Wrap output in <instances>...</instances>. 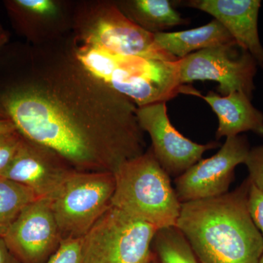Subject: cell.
I'll return each mask as SVG.
<instances>
[{
    "instance_id": "7",
    "label": "cell",
    "mask_w": 263,
    "mask_h": 263,
    "mask_svg": "<svg viewBox=\"0 0 263 263\" xmlns=\"http://www.w3.org/2000/svg\"><path fill=\"white\" fill-rule=\"evenodd\" d=\"M114 174L76 171L52 200L62 239H77L87 233L111 206Z\"/></svg>"
},
{
    "instance_id": "19",
    "label": "cell",
    "mask_w": 263,
    "mask_h": 263,
    "mask_svg": "<svg viewBox=\"0 0 263 263\" xmlns=\"http://www.w3.org/2000/svg\"><path fill=\"white\" fill-rule=\"evenodd\" d=\"M10 10L17 15L34 21H51L58 18L60 5L52 0H15L10 2Z\"/></svg>"
},
{
    "instance_id": "24",
    "label": "cell",
    "mask_w": 263,
    "mask_h": 263,
    "mask_svg": "<svg viewBox=\"0 0 263 263\" xmlns=\"http://www.w3.org/2000/svg\"><path fill=\"white\" fill-rule=\"evenodd\" d=\"M0 263H23L10 252L2 237H0Z\"/></svg>"
},
{
    "instance_id": "5",
    "label": "cell",
    "mask_w": 263,
    "mask_h": 263,
    "mask_svg": "<svg viewBox=\"0 0 263 263\" xmlns=\"http://www.w3.org/2000/svg\"><path fill=\"white\" fill-rule=\"evenodd\" d=\"M75 42L96 46L124 56L175 62L155 42V34L132 22L117 3H88L79 10L75 19Z\"/></svg>"
},
{
    "instance_id": "1",
    "label": "cell",
    "mask_w": 263,
    "mask_h": 263,
    "mask_svg": "<svg viewBox=\"0 0 263 263\" xmlns=\"http://www.w3.org/2000/svg\"><path fill=\"white\" fill-rule=\"evenodd\" d=\"M26 139L55 151L78 171L114 174L143 155L146 142L129 99L64 57L0 97Z\"/></svg>"
},
{
    "instance_id": "3",
    "label": "cell",
    "mask_w": 263,
    "mask_h": 263,
    "mask_svg": "<svg viewBox=\"0 0 263 263\" xmlns=\"http://www.w3.org/2000/svg\"><path fill=\"white\" fill-rule=\"evenodd\" d=\"M72 52L90 75L129 99L137 108L167 103L181 92L178 60L124 56L75 41Z\"/></svg>"
},
{
    "instance_id": "13",
    "label": "cell",
    "mask_w": 263,
    "mask_h": 263,
    "mask_svg": "<svg viewBox=\"0 0 263 263\" xmlns=\"http://www.w3.org/2000/svg\"><path fill=\"white\" fill-rule=\"evenodd\" d=\"M186 5L220 22L238 47L250 53L263 68V46L258 31L260 0H190Z\"/></svg>"
},
{
    "instance_id": "2",
    "label": "cell",
    "mask_w": 263,
    "mask_h": 263,
    "mask_svg": "<svg viewBox=\"0 0 263 263\" xmlns=\"http://www.w3.org/2000/svg\"><path fill=\"white\" fill-rule=\"evenodd\" d=\"M251 181L221 196L181 203L176 228L200 263H259L263 238L247 209Z\"/></svg>"
},
{
    "instance_id": "16",
    "label": "cell",
    "mask_w": 263,
    "mask_h": 263,
    "mask_svg": "<svg viewBox=\"0 0 263 263\" xmlns=\"http://www.w3.org/2000/svg\"><path fill=\"white\" fill-rule=\"evenodd\" d=\"M117 5L129 20L153 34L189 23L169 0H127Z\"/></svg>"
},
{
    "instance_id": "4",
    "label": "cell",
    "mask_w": 263,
    "mask_h": 263,
    "mask_svg": "<svg viewBox=\"0 0 263 263\" xmlns=\"http://www.w3.org/2000/svg\"><path fill=\"white\" fill-rule=\"evenodd\" d=\"M111 205L157 229L176 227L181 212L171 176L156 159L151 147L126 161L114 173Z\"/></svg>"
},
{
    "instance_id": "17",
    "label": "cell",
    "mask_w": 263,
    "mask_h": 263,
    "mask_svg": "<svg viewBox=\"0 0 263 263\" xmlns=\"http://www.w3.org/2000/svg\"><path fill=\"white\" fill-rule=\"evenodd\" d=\"M152 249L158 263H200L187 240L176 227L157 230Z\"/></svg>"
},
{
    "instance_id": "8",
    "label": "cell",
    "mask_w": 263,
    "mask_h": 263,
    "mask_svg": "<svg viewBox=\"0 0 263 263\" xmlns=\"http://www.w3.org/2000/svg\"><path fill=\"white\" fill-rule=\"evenodd\" d=\"M237 44L224 45L195 52L179 60L181 84L196 81H212L219 84L218 92L226 96L245 93L252 98L257 62L248 52Z\"/></svg>"
},
{
    "instance_id": "15",
    "label": "cell",
    "mask_w": 263,
    "mask_h": 263,
    "mask_svg": "<svg viewBox=\"0 0 263 263\" xmlns=\"http://www.w3.org/2000/svg\"><path fill=\"white\" fill-rule=\"evenodd\" d=\"M155 39L162 51L177 60L206 48L236 44L226 27L216 19L188 30L155 33Z\"/></svg>"
},
{
    "instance_id": "18",
    "label": "cell",
    "mask_w": 263,
    "mask_h": 263,
    "mask_svg": "<svg viewBox=\"0 0 263 263\" xmlns=\"http://www.w3.org/2000/svg\"><path fill=\"white\" fill-rule=\"evenodd\" d=\"M37 198L31 189L0 177V237L5 236L24 208Z\"/></svg>"
},
{
    "instance_id": "14",
    "label": "cell",
    "mask_w": 263,
    "mask_h": 263,
    "mask_svg": "<svg viewBox=\"0 0 263 263\" xmlns=\"http://www.w3.org/2000/svg\"><path fill=\"white\" fill-rule=\"evenodd\" d=\"M181 94L194 95L206 102L219 120L216 140L230 138L243 133L252 132L263 136V114L252 105V98L245 93L235 91L221 96L210 91L203 95L193 86H183Z\"/></svg>"
},
{
    "instance_id": "22",
    "label": "cell",
    "mask_w": 263,
    "mask_h": 263,
    "mask_svg": "<svg viewBox=\"0 0 263 263\" xmlns=\"http://www.w3.org/2000/svg\"><path fill=\"white\" fill-rule=\"evenodd\" d=\"M247 209L251 219L263 238V191L251 181L247 197Z\"/></svg>"
},
{
    "instance_id": "12",
    "label": "cell",
    "mask_w": 263,
    "mask_h": 263,
    "mask_svg": "<svg viewBox=\"0 0 263 263\" xmlns=\"http://www.w3.org/2000/svg\"><path fill=\"white\" fill-rule=\"evenodd\" d=\"M75 171L55 151L23 137L14 160L1 177L31 189L40 198L53 200Z\"/></svg>"
},
{
    "instance_id": "21",
    "label": "cell",
    "mask_w": 263,
    "mask_h": 263,
    "mask_svg": "<svg viewBox=\"0 0 263 263\" xmlns=\"http://www.w3.org/2000/svg\"><path fill=\"white\" fill-rule=\"evenodd\" d=\"M45 263H82L81 238L62 240L60 248Z\"/></svg>"
},
{
    "instance_id": "25",
    "label": "cell",
    "mask_w": 263,
    "mask_h": 263,
    "mask_svg": "<svg viewBox=\"0 0 263 263\" xmlns=\"http://www.w3.org/2000/svg\"><path fill=\"white\" fill-rule=\"evenodd\" d=\"M17 131L15 124L9 119H0V134Z\"/></svg>"
},
{
    "instance_id": "20",
    "label": "cell",
    "mask_w": 263,
    "mask_h": 263,
    "mask_svg": "<svg viewBox=\"0 0 263 263\" xmlns=\"http://www.w3.org/2000/svg\"><path fill=\"white\" fill-rule=\"evenodd\" d=\"M23 137L18 131L0 134V177L14 160Z\"/></svg>"
},
{
    "instance_id": "10",
    "label": "cell",
    "mask_w": 263,
    "mask_h": 263,
    "mask_svg": "<svg viewBox=\"0 0 263 263\" xmlns=\"http://www.w3.org/2000/svg\"><path fill=\"white\" fill-rule=\"evenodd\" d=\"M140 127L149 135L156 159L170 176L177 178L202 160L205 152L221 146L219 142L199 144L183 136L167 115L166 103L137 108Z\"/></svg>"
},
{
    "instance_id": "26",
    "label": "cell",
    "mask_w": 263,
    "mask_h": 263,
    "mask_svg": "<svg viewBox=\"0 0 263 263\" xmlns=\"http://www.w3.org/2000/svg\"><path fill=\"white\" fill-rule=\"evenodd\" d=\"M8 41V36L3 27L0 26V49Z\"/></svg>"
},
{
    "instance_id": "28",
    "label": "cell",
    "mask_w": 263,
    "mask_h": 263,
    "mask_svg": "<svg viewBox=\"0 0 263 263\" xmlns=\"http://www.w3.org/2000/svg\"><path fill=\"white\" fill-rule=\"evenodd\" d=\"M150 263H158V262H157V260H156L155 257V259H154L153 260H152V262H151Z\"/></svg>"
},
{
    "instance_id": "29",
    "label": "cell",
    "mask_w": 263,
    "mask_h": 263,
    "mask_svg": "<svg viewBox=\"0 0 263 263\" xmlns=\"http://www.w3.org/2000/svg\"><path fill=\"white\" fill-rule=\"evenodd\" d=\"M259 263H263V254H262V257H261L260 260H259Z\"/></svg>"
},
{
    "instance_id": "27",
    "label": "cell",
    "mask_w": 263,
    "mask_h": 263,
    "mask_svg": "<svg viewBox=\"0 0 263 263\" xmlns=\"http://www.w3.org/2000/svg\"><path fill=\"white\" fill-rule=\"evenodd\" d=\"M0 119H9L8 114H7L1 103H0Z\"/></svg>"
},
{
    "instance_id": "23",
    "label": "cell",
    "mask_w": 263,
    "mask_h": 263,
    "mask_svg": "<svg viewBox=\"0 0 263 263\" xmlns=\"http://www.w3.org/2000/svg\"><path fill=\"white\" fill-rule=\"evenodd\" d=\"M245 164L249 171V179L263 191V145L250 148Z\"/></svg>"
},
{
    "instance_id": "6",
    "label": "cell",
    "mask_w": 263,
    "mask_h": 263,
    "mask_svg": "<svg viewBox=\"0 0 263 263\" xmlns=\"http://www.w3.org/2000/svg\"><path fill=\"white\" fill-rule=\"evenodd\" d=\"M157 230L111 205L81 238L82 263H150Z\"/></svg>"
},
{
    "instance_id": "11",
    "label": "cell",
    "mask_w": 263,
    "mask_h": 263,
    "mask_svg": "<svg viewBox=\"0 0 263 263\" xmlns=\"http://www.w3.org/2000/svg\"><path fill=\"white\" fill-rule=\"evenodd\" d=\"M3 238L21 262H46L62 241L51 199L37 198L24 208Z\"/></svg>"
},
{
    "instance_id": "9",
    "label": "cell",
    "mask_w": 263,
    "mask_h": 263,
    "mask_svg": "<svg viewBox=\"0 0 263 263\" xmlns=\"http://www.w3.org/2000/svg\"><path fill=\"white\" fill-rule=\"evenodd\" d=\"M250 150L246 136L227 138L210 158L197 162L175 179V191L181 203L213 198L228 193L235 170L245 164Z\"/></svg>"
}]
</instances>
